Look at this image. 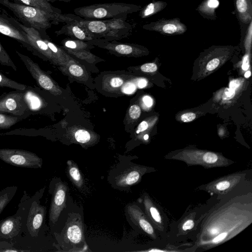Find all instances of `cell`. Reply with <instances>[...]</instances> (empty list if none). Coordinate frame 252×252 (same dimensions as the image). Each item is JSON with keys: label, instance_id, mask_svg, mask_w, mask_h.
Segmentation results:
<instances>
[{"label": "cell", "instance_id": "obj_49", "mask_svg": "<svg viewBox=\"0 0 252 252\" xmlns=\"http://www.w3.org/2000/svg\"><path fill=\"white\" fill-rule=\"evenodd\" d=\"M251 71H248L245 73V77L247 78L250 77L251 76Z\"/></svg>", "mask_w": 252, "mask_h": 252}, {"label": "cell", "instance_id": "obj_30", "mask_svg": "<svg viewBox=\"0 0 252 252\" xmlns=\"http://www.w3.org/2000/svg\"><path fill=\"white\" fill-rule=\"evenodd\" d=\"M144 204L148 215L156 222L160 223L161 219L158 211L153 205L151 200L147 196L144 198Z\"/></svg>", "mask_w": 252, "mask_h": 252}, {"label": "cell", "instance_id": "obj_45", "mask_svg": "<svg viewBox=\"0 0 252 252\" xmlns=\"http://www.w3.org/2000/svg\"><path fill=\"white\" fill-rule=\"evenodd\" d=\"M144 104L147 107H151L153 104V99L149 96H145L143 98Z\"/></svg>", "mask_w": 252, "mask_h": 252}, {"label": "cell", "instance_id": "obj_6", "mask_svg": "<svg viewBox=\"0 0 252 252\" xmlns=\"http://www.w3.org/2000/svg\"><path fill=\"white\" fill-rule=\"evenodd\" d=\"M20 91L10 92L0 96V113L20 117L28 110L25 94Z\"/></svg>", "mask_w": 252, "mask_h": 252}, {"label": "cell", "instance_id": "obj_18", "mask_svg": "<svg viewBox=\"0 0 252 252\" xmlns=\"http://www.w3.org/2000/svg\"><path fill=\"white\" fill-rule=\"evenodd\" d=\"M139 167L131 166L116 178V185L120 187H127L136 183L140 179L142 172Z\"/></svg>", "mask_w": 252, "mask_h": 252}, {"label": "cell", "instance_id": "obj_17", "mask_svg": "<svg viewBox=\"0 0 252 252\" xmlns=\"http://www.w3.org/2000/svg\"><path fill=\"white\" fill-rule=\"evenodd\" d=\"M81 220L75 218L66 224L64 237L71 244H79L84 239V229Z\"/></svg>", "mask_w": 252, "mask_h": 252}, {"label": "cell", "instance_id": "obj_46", "mask_svg": "<svg viewBox=\"0 0 252 252\" xmlns=\"http://www.w3.org/2000/svg\"><path fill=\"white\" fill-rule=\"evenodd\" d=\"M240 85V83L238 80H233L231 81L229 84V89H231L233 90H235L236 88H237Z\"/></svg>", "mask_w": 252, "mask_h": 252}, {"label": "cell", "instance_id": "obj_34", "mask_svg": "<svg viewBox=\"0 0 252 252\" xmlns=\"http://www.w3.org/2000/svg\"><path fill=\"white\" fill-rule=\"evenodd\" d=\"M25 252L27 250L15 248L13 244L9 243L6 241H0V252Z\"/></svg>", "mask_w": 252, "mask_h": 252}, {"label": "cell", "instance_id": "obj_9", "mask_svg": "<svg viewBox=\"0 0 252 252\" xmlns=\"http://www.w3.org/2000/svg\"><path fill=\"white\" fill-rule=\"evenodd\" d=\"M145 30L158 32L165 35L182 34L187 31V26L179 18H162L143 26Z\"/></svg>", "mask_w": 252, "mask_h": 252}, {"label": "cell", "instance_id": "obj_8", "mask_svg": "<svg viewBox=\"0 0 252 252\" xmlns=\"http://www.w3.org/2000/svg\"><path fill=\"white\" fill-rule=\"evenodd\" d=\"M38 192H36L35 197L33 199L28 208L26 222L28 234L31 237L38 236L46 215V208L39 203Z\"/></svg>", "mask_w": 252, "mask_h": 252}, {"label": "cell", "instance_id": "obj_32", "mask_svg": "<svg viewBox=\"0 0 252 252\" xmlns=\"http://www.w3.org/2000/svg\"><path fill=\"white\" fill-rule=\"evenodd\" d=\"M74 138L76 141L82 144H87L93 141L91 133L89 131L83 129H79L75 131Z\"/></svg>", "mask_w": 252, "mask_h": 252}, {"label": "cell", "instance_id": "obj_3", "mask_svg": "<svg viewBox=\"0 0 252 252\" xmlns=\"http://www.w3.org/2000/svg\"><path fill=\"white\" fill-rule=\"evenodd\" d=\"M0 159L11 165L29 168H41L42 159L32 152L21 149H0Z\"/></svg>", "mask_w": 252, "mask_h": 252}, {"label": "cell", "instance_id": "obj_43", "mask_svg": "<svg viewBox=\"0 0 252 252\" xmlns=\"http://www.w3.org/2000/svg\"><path fill=\"white\" fill-rule=\"evenodd\" d=\"M148 127V124L145 121H143L138 125L137 129L136 130V133L138 134L141 132L146 130Z\"/></svg>", "mask_w": 252, "mask_h": 252}, {"label": "cell", "instance_id": "obj_28", "mask_svg": "<svg viewBox=\"0 0 252 252\" xmlns=\"http://www.w3.org/2000/svg\"><path fill=\"white\" fill-rule=\"evenodd\" d=\"M0 87L8 88L19 91H24L26 86L12 80L0 72Z\"/></svg>", "mask_w": 252, "mask_h": 252}, {"label": "cell", "instance_id": "obj_41", "mask_svg": "<svg viewBox=\"0 0 252 252\" xmlns=\"http://www.w3.org/2000/svg\"><path fill=\"white\" fill-rule=\"evenodd\" d=\"M220 63V60L218 58H214L211 60L207 64L206 69L208 71H212L216 68Z\"/></svg>", "mask_w": 252, "mask_h": 252}, {"label": "cell", "instance_id": "obj_25", "mask_svg": "<svg viewBox=\"0 0 252 252\" xmlns=\"http://www.w3.org/2000/svg\"><path fill=\"white\" fill-rule=\"evenodd\" d=\"M65 67L70 75L81 80L87 79V74L83 68L72 58L68 62Z\"/></svg>", "mask_w": 252, "mask_h": 252}, {"label": "cell", "instance_id": "obj_12", "mask_svg": "<svg viewBox=\"0 0 252 252\" xmlns=\"http://www.w3.org/2000/svg\"><path fill=\"white\" fill-rule=\"evenodd\" d=\"M67 187L62 182L55 184L49 211V220L54 225L58 220L63 210L66 207Z\"/></svg>", "mask_w": 252, "mask_h": 252}, {"label": "cell", "instance_id": "obj_44", "mask_svg": "<svg viewBox=\"0 0 252 252\" xmlns=\"http://www.w3.org/2000/svg\"><path fill=\"white\" fill-rule=\"evenodd\" d=\"M249 56L246 54L243 59L242 68L244 70H247L249 68Z\"/></svg>", "mask_w": 252, "mask_h": 252}, {"label": "cell", "instance_id": "obj_19", "mask_svg": "<svg viewBox=\"0 0 252 252\" xmlns=\"http://www.w3.org/2000/svg\"><path fill=\"white\" fill-rule=\"evenodd\" d=\"M220 4L219 0H204L196 8V10L204 18L215 20L217 18L216 10Z\"/></svg>", "mask_w": 252, "mask_h": 252}, {"label": "cell", "instance_id": "obj_13", "mask_svg": "<svg viewBox=\"0 0 252 252\" xmlns=\"http://www.w3.org/2000/svg\"><path fill=\"white\" fill-rule=\"evenodd\" d=\"M126 17L105 19L108 30L103 38L112 41L127 37L132 32V26L126 21Z\"/></svg>", "mask_w": 252, "mask_h": 252}, {"label": "cell", "instance_id": "obj_24", "mask_svg": "<svg viewBox=\"0 0 252 252\" xmlns=\"http://www.w3.org/2000/svg\"><path fill=\"white\" fill-rule=\"evenodd\" d=\"M62 44L64 49L71 50H88L94 47L88 41L71 38L64 39Z\"/></svg>", "mask_w": 252, "mask_h": 252}, {"label": "cell", "instance_id": "obj_16", "mask_svg": "<svg viewBox=\"0 0 252 252\" xmlns=\"http://www.w3.org/2000/svg\"><path fill=\"white\" fill-rule=\"evenodd\" d=\"M78 21L65 24L61 29L56 31L55 33L57 36L65 34L71 38L85 41H89L93 39L87 34L84 28L79 24Z\"/></svg>", "mask_w": 252, "mask_h": 252}, {"label": "cell", "instance_id": "obj_38", "mask_svg": "<svg viewBox=\"0 0 252 252\" xmlns=\"http://www.w3.org/2000/svg\"><path fill=\"white\" fill-rule=\"evenodd\" d=\"M230 186V183L228 181L224 180L217 183L215 185V188L216 189L222 191L228 189Z\"/></svg>", "mask_w": 252, "mask_h": 252}, {"label": "cell", "instance_id": "obj_35", "mask_svg": "<svg viewBox=\"0 0 252 252\" xmlns=\"http://www.w3.org/2000/svg\"><path fill=\"white\" fill-rule=\"evenodd\" d=\"M141 112L140 107L136 104L131 105L128 110L129 116L132 120L138 119L140 116Z\"/></svg>", "mask_w": 252, "mask_h": 252}, {"label": "cell", "instance_id": "obj_10", "mask_svg": "<svg viewBox=\"0 0 252 252\" xmlns=\"http://www.w3.org/2000/svg\"><path fill=\"white\" fill-rule=\"evenodd\" d=\"M15 215L7 217L0 221V240H10L18 236L21 232L24 215L28 209L19 205Z\"/></svg>", "mask_w": 252, "mask_h": 252}, {"label": "cell", "instance_id": "obj_23", "mask_svg": "<svg viewBox=\"0 0 252 252\" xmlns=\"http://www.w3.org/2000/svg\"><path fill=\"white\" fill-rule=\"evenodd\" d=\"M16 2L21 3L25 5L34 7L41 10L51 13H61V10L58 8L53 7L50 3L43 0H12Z\"/></svg>", "mask_w": 252, "mask_h": 252}, {"label": "cell", "instance_id": "obj_47", "mask_svg": "<svg viewBox=\"0 0 252 252\" xmlns=\"http://www.w3.org/2000/svg\"><path fill=\"white\" fill-rule=\"evenodd\" d=\"M147 82L145 79H140L137 82V85L139 88H143L147 85Z\"/></svg>", "mask_w": 252, "mask_h": 252}, {"label": "cell", "instance_id": "obj_4", "mask_svg": "<svg viewBox=\"0 0 252 252\" xmlns=\"http://www.w3.org/2000/svg\"><path fill=\"white\" fill-rule=\"evenodd\" d=\"M17 55L26 67L33 78L42 89L55 95H59L62 93L59 87L52 79L34 62L29 57L16 51Z\"/></svg>", "mask_w": 252, "mask_h": 252}, {"label": "cell", "instance_id": "obj_50", "mask_svg": "<svg viewBox=\"0 0 252 252\" xmlns=\"http://www.w3.org/2000/svg\"><path fill=\"white\" fill-rule=\"evenodd\" d=\"M71 0H56V1H64V2H69Z\"/></svg>", "mask_w": 252, "mask_h": 252}, {"label": "cell", "instance_id": "obj_37", "mask_svg": "<svg viewBox=\"0 0 252 252\" xmlns=\"http://www.w3.org/2000/svg\"><path fill=\"white\" fill-rule=\"evenodd\" d=\"M124 80L121 77H112L109 81L110 86L114 88H119L123 85Z\"/></svg>", "mask_w": 252, "mask_h": 252}, {"label": "cell", "instance_id": "obj_1", "mask_svg": "<svg viewBox=\"0 0 252 252\" xmlns=\"http://www.w3.org/2000/svg\"><path fill=\"white\" fill-rule=\"evenodd\" d=\"M0 5L11 11L22 24L37 30L42 37L48 36L46 31L51 27L52 24H59L60 13L49 12L10 0H0Z\"/></svg>", "mask_w": 252, "mask_h": 252}, {"label": "cell", "instance_id": "obj_36", "mask_svg": "<svg viewBox=\"0 0 252 252\" xmlns=\"http://www.w3.org/2000/svg\"><path fill=\"white\" fill-rule=\"evenodd\" d=\"M158 69L157 66L154 63H147L141 65L140 69L144 72H154Z\"/></svg>", "mask_w": 252, "mask_h": 252}, {"label": "cell", "instance_id": "obj_21", "mask_svg": "<svg viewBox=\"0 0 252 252\" xmlns=\"http://www.w3.org/2000/svg\"><path fill=\"white\" fill-rule=\"evenodd\" d=\"M42 38L52 51L59 65L65 66L71 57L64 50L52 42L49 36Z\"/></svg>", "mask_w": 252, "mask_h": 252}, {"label": "cell", "instance_id": "obj_26", "mask_svg": "<svg viewBox=\"0 0 252 252\" xmlns=\"http://www.w3.org/2000/svg\"><path fill=\"white\" fill-rule=\"evenodd\" d=\"M67 165L70 179L77 187L80 188L83 185L84 181L77 165L70 160H67Z\"/></svg>", "mask_w": 252, "mask_h": 252}, {"label": "cell", "instance_id": "obj_29", "mask_svg": "<svg viewBox=\"0 0 252 252\" xmlns=\"http://www.w3.org/2000/svg\"><path fill=\"white\" fill-rule=\"evenodd\" d=\"M19 116L0 113V129H7L14 125L19 121Z\"/></svg>", "mask_w": 252, "mask_h": 252}, {"label": "cell", "instance_id": "obj_22", "mask_svg": "<svg viewBox=\"0 0 252 252\" xmlns=\"http://www.w3.org/2000/svg\"><path fill=\"white\" fill-rule=\"evenodd\" d=\"M166 2L162 0H154L140 10L139 16L142 19L151 17L163 10L167 6Z\"/></svg>", "mask_w": 252, "mask_h": 252}, {"label": "cell", "instance_id": "obj_20", "mask_svg": "<svg viewBox=\"0 0 252 252\" xmlns=\"http://www.w3.org/2000/svg\"><path fill=\"white\" fill-rule=\"evenodd\" d=\"M236 7L240 21L249 24L252 20V0H236Z\"/></svg>", "mask_w": 252, "mask_h": 252}, {"label": "cell", "instance_id": "obj_52", "mask_svg": "<svg viewBox=\"0 0 252 252\" xmlns=\"http://www.w3.org/2000/svg\"><path fill=\"white\" fill-rule=\"evenodd\" d=\"M46 0L48 2H54V1H56V0Z\"/></svg>", "mask_w": 252, "mask_h": 252}, {"label": "cell", "instance_id": "obj_40", "mask_svg": "<svg viewBox=\"0 0 252 252\" xmlns=\"http://www.w3.org/2000/svg\"><path fill=\"white\" fill-rule=\"evenodd\" d=\"M196 115L192 112H188L183 114L181 116V120L184 122H189L195 119Z\"/></svg>", "mask_w": 252, "mask_h": 252}, {"label": "cell", "instance_id": "obj_39", "mask_svg": "<svg viewBox=\"0 0 252 252\" xmlns=\"http://www.w3.org/2000/svg\"><path fill=\"white\" fill-rule=\"evenodd\" d=\"M136 89L135 85L132 83H127L123 87L122 91L125 94H131L133 93Z\"/></svg>", "mask_w": 252, "mask_h": 252}, {"label": "cell", "instance_id": "obj_42", "mask_svg": "<svg viewBox=\"0 0 252 252\" xmlns=\"http://www.w3.org/2000/svg\"><path fill=\"white\" fill-rule=\"evenodd\" d=\"M194 226V221L192 220L189 219L186 220L182 225V229L186 231L193 228Z\"/></svg>", "mask_w": 252, "mask_h": 252}, {"label": "cell", "instance_id": "obj_5", "mask_svg": "<svg viewBox=\"0 0 252 252\" xmlns=\"http://www.w3.org/2000/svg\"><path fill=\"white\" fill-rule=\"evenodd\" d=\"M88 42L92 45L105 49L111 53L116 55L135 57L146 52L145 48L139 45L120 43L116 40L109 41L104 38H98L92 39Z\"/></svg>", "mask_w": 252, "mask_h": 252}, {"label": "cell", "instance_id": "obj_11", "mask_svg": "<svg viewBox=\"0 0 252 252\" xmlns=\"http://www.w3.org/2000/svg\"><path fill=\"white\" fill-rule=\"evenodd\" d=\"M18 24L26 33L31 45L36 53V55L43 57L54 65H59L57 60L39 32L36 29L32 27H27L19 22Z\"/></svg>", "mask_w": 252, "mask_h": 252}, {"label": "cell", "instance_id": "obj_31", "mask_svg": "<svg viewBox=\"0 0 252 252\" xmlns=\"http://www.w3.org/2000/svg\"><path fill=\"white\" fill-rule=\"evenodd\" d=\"M67 53L72 55L80 59L85 60L88 62L93 63L96 61L97 57L90 53L88 50H71L65 49Z\"/></svg>", "mask_w": 252, "mask_h": 252}, {"label": "cell", "instance_id": "obj_7", "mask_svg": "<svg viewBox=\"0 0 252 252\" xmlns=\"http://www.w3.org/2000/svg\"><path fill=\"white\" fill-rule=\"evenodd\" d=\"M0 33L16 40L27 50L36 55L26 33L19 26L18 21L13 18L0 13Z\"/></svg>", "mask_w": 252, "mask_h": 252}, {"label": "cell", "instance_id": "obj_51", "mask_svg": "<svg viewBox=\"0 0 252 252\" xmlns=\"http://www.w3.org/2000/svg\"><path fill=\"white\" fill-rule=\"evenodd\" d=\"M148 138H149V136H148V134H146V135H144V139L145 140H147V139H148Z\"/></svg>", "mask_w": 252, "mask_h": 252}, {"label": "cell", "instance_id": "obj_48", "mask_svg": "<svg viewBox=\"0 0 252 252\" xmlns=\"http://www.w3.org/2000/svg\"><path fill=\"white\" fill-rule=\"evenodd\" d=\"M234 93H235L234 90H233L229 88L228 91L225 92L226 97H227V98H231L234 94Z\"/></svg>", "mask_w": 252, "mask_h": 252}, {"label": "cell", "instance_id": "obj_2", "mask_svg": "<svg viewBox=\"0 0 252 252\" xmlns=\"http://www.w3.org/2000/svg\"><path fill=\"white\" fill-rule=\"evenodd\" d=\"M139 5L122 2L96 3L75 8V14L86 20H105L127 17L140 10Z\"/></svg>", "mask_w": 252, "mask_h": 252}, {"label": "cell", "instance_id": "obj_33", "mask_svg": "<svg viewBox=\"0 0 252 252\" xmlns=\"http://www.w3.org/2000/svg\"><path fill=\"white\" fill-rule=\"evenodd\" d=\"M0 64L12 68L14 71L17 70L15 64L8 53L0 42Z\"/></svg>", "mask_w": 252, "mask_h": 252}, {"label": "cell", "instance_id": "obj_15", "mask_svg": "<svg viewBox=\"0 0 252 252\" xmlns=\"http://www.w3.org/2000/svg\"><path fill=\"white\" fill-rule=\"evenodd\" d=\"M126 212L131 221L135 224L150 236H153L154 235V231L152 226L137 206L134 204L128 205L126 207Z\"/></svg>", "mask_w": 252, "mask_h": 252}, {"label": "cell", "instance_id": "obj_14", "mask_svg": "<svg viewBox=\"0 0 252 252\" xmlns=\"http://www.w3.org/2000/svg\"><path fill=\"white\" fill-rule=\"evenodd\" d=\"M79 24L93 39L103 38L108 30L106 20H86L82 19Z\"/></svg>", "mask_w": 252, "mask_h": 252}, {"label": "cell", "instance_id": "obj_27", "mask_svg": "<svg viewBox=\"0 0 252 252\" xmlns=\"http://www.w3.org/2000/svg\"><path fill=\"white\" fill-rule=\"evenodd\" d=\"M17 187H7L0 191V214L13 198L17 190Z\"/></svg>", "mask_w": 252, "mask_h": 252}]
</instances>
